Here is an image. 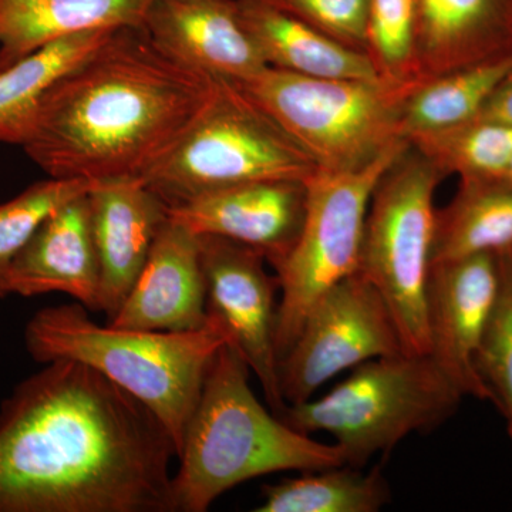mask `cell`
Listing matches in <instances>:
<instances>
[{
    "label": "cell",
    "instance_id": "1f68e13d",
    "mask_svg": "<svg viewBox=\"0 0 512 512\" xmlns=\"http://www.w3.org/2000/svg\"><path fill=\"white\" fill-rule=\"evenodd\" d=\"M2 69H5V67H3L2 64H0V70H2Z\"/></svg>",
    "mask_w": 512,
    "mask_h": 512
},
{
    "label": "cell",
    "instance_id": "8992f818",
    "mask_svg": "<svg viewBox=\"0 0 512 512\" xmlns=\"http://www.w3.org/2000/svg\"><path fill=\"white\" fill-rule=\"evenodd\" d=\"M318 165L239 84L217 77L190 127L143 181L168 207L202 192L254 181H306Z\"/></svg>",
    "mask_w": 512,
    "mask_h": 512
},
{
    "label": "cell",
    "instance_id": "ffe728a7",
    "mask_svg": "<svg viewBox=\"0 0 512 512\" xmlns=\"http://www.w3.org/2000/svg\"><path fill=\"white\" fill-rule=\"evenodd\" d=\"M154 0H0V64L8 67L87 30L143 26Z\"/></svg>",
    "mask_w": 512,
    "mask_h": 512
},
{
    "label": "cell",
    "instance_id": "f1b7e54d",
    "mask_svg": "<svg viewBox=\"0 0 512 512\" xmlns=\"http://www.w3.org/2000/svg\"><path fill=\"white\" fill-rule=\"evenodd\" d=\"M338 40L366 53L370 0H262Z\"/></svg>",
    "mask_w": 512,
    "mask_h": 512
},
{
    "label": "cell",
    "instance_id": "4316f807",
    "mask_svg": "<svg viewBox=\"0 0 512 512\" xmlns=\"http://www.w3.org/2000/svg\"><path fill=\"white\" fill-rule=\"evenodd\" d=\"M93 185V181L50 177L0 204V298L9 295L6 278L13 259L28 245L37 229L67 202L89 194Z\"/></svg>",
    "mask_w": 512,
    "mask_h": 512
},
{
    "label": "cell",
    "instance_id": "5bb4252c",
    "mask_svg": "<svg viewBox=\"0 0 512 512\" xmlns=\"http://www.w3.org/2000/svg\"><path fill=\"white\" fill-rule=\"evenodd\" d=\"M89 204L100 271L99 312L110 322L146 264L168 205L143 178L94 183Z\"/></svg>",
    "mask_w": 512,
    "mask_h": 512
},
{
    "label": "cell",
    "instance_id": "ac0fdd59",
    "mask_svg": "<svg viewBox=\"0 0 512 512\" xmlns=\"http://www.w3.org/2000/svg\"><path fill=\"white\" fill-rule=\"evenodd\" d=\"M419 82L512 53V0H417Z\"/></svg>",
    "mask_w": 512,
    "mask_h": 512
},
{
    "label": "cell",
    "instance_id": "2e32d148",
    "mask_svg": "<svg viewBox=\"0 0 512 512\" xmlns=\"http://www.w3.org/2000/svg\"><path fill=\"white\" fill-rule=\"evenodd\" d=\"M143 26L165 52L211 76L244 82L268 67L235 0H154Z\"/></svg>",
    "mask_w": 512,
    "mask_h": 512
},
{
    "label": "cell",
    "instance_id": "9a60e30c",
    "mask_svg": "<svg viewBox=\"0 0 512 512\" xmlns=\"http://www.w3.org/2000/svg\"><path fill=\"white\" fill-rule=\"evenodd\" d=\"M200 238L167 218L133 288L110 325L187 332L208 322Z\"/></svg>",
    "mask_w": 512,
    "mask_h": 512
},
{
    "label": "cell",
    "instance_id": "8fae6325",
    "mask_svg": "<svg viewBox=\"0 0 512 512\" xmlns=\"http://www.w3.org/2000/svg\"><path fill=\"white\" fill-rule=\"evenodd\" d=\"M198 238L208 313L224 323L232 345L258 377L279 416L288 404L279 386L275 346L278 278L266 272L264 256L254 249L212 235Z\"/></svg>",
    "mask_w": 512,
    "mask_h": 512
},
{
    "label": "cell",
    "instance_id": "3957f363",
    "mask_svg": "<svg viewBox=\"0 0 512 512\" xmlns=\"http://www.w3.org/2000/svg\"><path fill=\"white\" fill-rule=\"evenodd\" d=\"M249 366L231 342L212 359L171 478V512H205L231 488L281 471L346 464L335 443L292 429L258 402Z\"/></svg>",
    "mask_w": 512,
    "mask_h": 512
},
{
    "label": "cell",
    "instance_id": "484cf974",
    "mask_svg": "<svg viewBox=\"0 0 512 512\" xmlns=\"http://www.w3.org/2000/svg\"><path fill=\"white\" fill-rule=\"evenodd\" d=\"M417 0H370L366 55L383 82L417 86Z\"/></svg>",
    "mask_w": 512,
    "mask_h": 512
},
{
    "label": "cell",
    "instance_id": "5b68a950",
    "mask_svg": "<svg viewBox=\"0 0 512 512\" xmlns=\"http://www.w3.org/2000/svg\"><path fill=\"white\" fill-rule=\"evenodd\" d=\"M461 397L429 355L403 352L362 363L325 396L288 404L278 417L303 434H329L346 464L362 468L410 434L443 424Z\"/></svg>",
    "mask_w": 512,
    "mask_h": 512
},
{
    "label": "cell",
    "instance_id": "cb8c5ba5",
    "mask_svg": "<svg viewBox=\"0 0 512 512\" xmlns=\"http://www.w3.org/2000/svg\"><path fill=\"white\" fill-rule=\"evenodd\" d=\"M262 497L256 512H377L392 493L379 468L365 473L343 464L266 485Z\"/></svg>",
    "mask_w": 512,
    "mask_h": 512
},
{
    "label": "cell",
    "instance_id": "e0dca14e",
    "mask_svg": "<svg viewBox=\"0 0 512 512\" xmlns=\"http://www.w3.org/2000/svg\"><path fill=\"white\" fill-rule=\"evenodd\" d=\"M9 295L66 293L99 312L100 271L94 247L89 194L67 202L37 229L10 265Z\"/></svg>",
    "mask_w": 512,
    "mask_h": 512
},
{
    "label": "cell",
    "instance_id": "d6986e66",
    "mask_svg": "<svg viewBox=\"0 0 512 512\" xmlns=\"http://www.w3.org/2000/svg\"><path fill=\"white\" fill-rule=\"evenodd\" d=\"M268 67L309 77L380 82L369 56L262 0H235ZM383 82V80H382Z\"/></svg>",
    "mask_w": 512,
    "mask_h": 512
},
{
    "label": "cell",
    "instance_id": "f546056e",
    "mask_svg": "<svg viewBox=\"0 0 512 512\" xmlns=\"http://www.w3.org/2000/svg\"><path fill=\"white\" fill-rule=\"evenodd\" d=\"M478 119L495 121L512 128V72L491 94Z\"/></svg>",
    "mask_w": 512,
    "mask_h": 512
},
{
    "label": "cell",
    "instance_id": "7a4b0ae2",
    "mask_svg": "<svg viewBox=\"0 0 512 512\" xmlns=\"http://www.w3.org/2000/svg\"><path fill=\"white\" fill-rule=\"evenodd\" d=\"M215 83L144 26L116 29L53 84L23 150L52 178H141L183 136Z\"/></svg>",
    "mask_w": 512,
    "mask_h": 512
},
{
    "label": "cell",
    "instance_id": "7c38bea8",
    "mask_svg": "<svg viewBox=\"0 0 512 512\" xmlns=\"http://www.w3.org/2000/svg\"><path fill=\"white\" fill-rule=\"evenodd\" d=\"M500 252L434 262L427 286L429 356L458 392L495 402L478 370L500 289Z\"/></svg>",
    "mask_w": 512,
    "mask_h": 512
},
{
    "label": "cell",
    "instance_id": "6da1fadb",
    "mask_svg": "<svg viewBox=\"0 0 512 512\" xmlns=\"http://www.w3.org/2000/svg\"><path fill=\"white\" fill-rule=\"evenodd\" d=\"M173 439L106 376L53 360L0 407V512H171Z\"/></svg>",
    "mask_w": 512,
    "mask_h": 512
},
{
    "label": "cell",
    "instance_id": "44dd1931",
    "mask_svg": "<svg viewBox=\"0 0 512 512\" xmlns=\"http://www.w3.org/2000/svg\"><path fill=\"white\" fill-rule=\"evenodd\" d=\"M116 29L87 30L64 37L0 70V143L22 146L53 84Z\"/></svg>",
    "mask_w": 512,
    "mask_h": 512
},
{
    "label": "cell",
    "instance_id": "83f0119b",
    "mask_svg": "<svg viewBox=\"0 0 512 512\" xmlns=\"http://www.w3.org/2000/svg\"><path fill=\"white\" fill-rule=\"evenodd\" d=\"M500 289L477 366L503 412L512 440V249L500 252Z\"/></svg>",
    "mask_w": 512,
    "mask_h": 512
},
{
    "label": "cell",
    "instance_id": "277c9868",
    "mask_svg": "<svg viewBox=\"0 0 512 512\" xmlns=\"http://www.w3.org/2000/svg\"><path fill=\"white\" fill-rule=\"evenodd\" d=\"M25 342L36 362L83 363L136 397L164 424L178 456L208 367L231 338L214 315L200 329L160 332L99 325L72 303L37 312Z\"/></svg>",
    "mask_w": 512,
    "mask_h": 512
},
{
    "label": "cell",
    "instance_id": "4fadbf2b",
    "mask_svg": "<svg viewBox=\"0 0 512 512\" xmlns=\"http://www.w3.org/2000/svg\"><path fill=\"white\" fill-rule=\"evenodd\" d=\"M306 201V181H254L202 192L170 205L167 215L197 237L212 235L254 249L278 271L301 234Z\"/></svg>",
    "mask_w": 512,
    "mask_h": 512
},
{
    "label": "cell",
    "instance_id": "9c48e42d",
    "mask_svg": "<svg viewBox=\"0 0 512 512\" xmlns=\"http://www.w3.org/2000/svg\"><path fill=\"white\" fill-rule=\"evenodd\" d=\"M407 141L356 170L316 171L306 180L308 201L301 234L276 271L281 291L275 346L278 360L292 348L316 302L359 271L367 210L382 175Z\"/></svg>",
    "mask_w": 512,
    "mask_h": 512
},
{
    "label": "cell",
    "instance_id": "52a82bcc",
    "mask_svg": "<svg viewBox=\"0 0 512 512\" xmlns=\"http://www.w3.org/2000/svg\"><path fill=\"white\" fill-rule=\"evenodd\" d=\"M315 161L356 170L402 143L404 99L416 86L301 76L266 67L235 82Z\"/></svg>",
    "mask_w": 512,
    "mask_h": 512
},
{
    "label": "cell",
    "instance_id": "7402d4cb",
    "mask_svg": "<svg viewBox=\"0 0 512 512\" xmlns=\"http://www.w3.org/2000/svg\"><path fill=\"white\" fill-rule=\"evenodd\" d=\"M511 72L512 53H508L417 84L403 103L404 140L478 119Z\"/></svg>",
    "mask_w": 512,
    "mask_h": 512
},
{
    "label": "cell",
    "instance_id": "4dcf8cb0",
    "mask_svg": "<svg viewBox=\"0 0 512 512\" xmlns=\"http://www.w3.org/2000/svg\"><path fill=\"white\" fill-rule=\"evenodd\" d=\"M497 184H503L507 185V187H512V158L510 164H508L507 171H505L504 177L501 178L500 183Z\"/></svg>",
    "mask_w": 512,
    "mask_h": 512
},
{
    "label": "cell",
    "instance_id": "d4e9b609",
    "mask_svg": "<svg viewBox=\"0 0 512 512\" xmlns=\"http://www.w3.org/2000/svg\"><path fill=\"white\" fill-rule=\"evenodd\" d=\"M407 143L460 183L497 184L512 158V128L476 119L460 126L420 134Z\"/></svg>",
    "mask_w": 512,
    "mask_h": 512
},
{
    "label": "cell",
    "instance_id": "30bf717a",
    "mask_svg": "<svg viewBox=\"0 0 512 512\" xmlns=\"http://www.w3.org/2000/svg\"><path fill=\"white\" fill-rule=\"evenodd\" d=\"M403 352L389 306L356 272L313 305L292 348L279 360L282 396L286 404L306 402L339 373Z\"/></svg>",
    "mask_w": 512,
    "mask_h": 512
},
{
    "label": "cell",
    "instance_id": "603a6c76",
    "mask_svg": "<svg viewBox=\"0 0 512 512\" xmlns=\"http://www.w3.org/2000/svg\"><path fill=\"white\" fill-rule=\"evenodd\" d=\"M512 249V187L460 183L456 197L437 210L434 262Z\"/></svg>",
    "mask_w": 512,
    "mask_h": 512
},
{
    "label": "cell",
    "instance_id": "ba28073f",
    "mask_svg": "<svg viewBox=\"0 0 512 512\" xmlns=\"http://www.w3.org/2000/svg\"><path fill=\"white\" fill-rule=\"evenodd\" d=\"M446 177L407 144L380 178L367 210L357 272L383 296L410 355H429L427 286L437 225L434 197Z\"/></svg>",
    "mask_w": 512,
    "mask_h": 512
}]
</instances>
